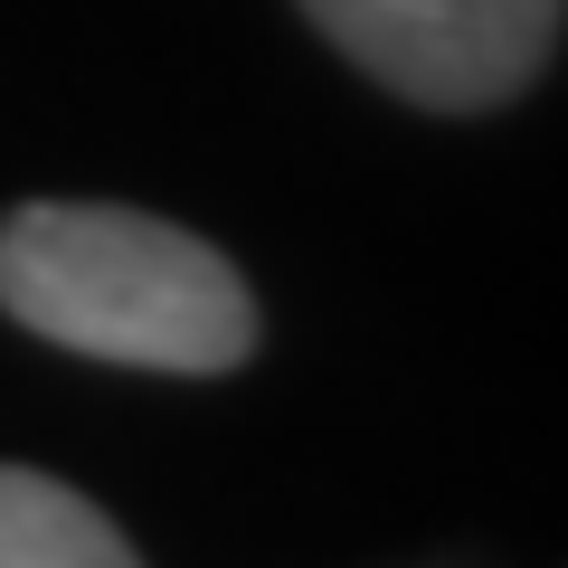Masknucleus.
Listing matches in <instances>:
<instances>
[{
    "label": "nucleus",
    "instance_id": "f257e3e1",
    "mask_svg": "<svg viewBox=\"0 0 568 568\" xmlns=\"http://www.w3.org/2000/svg\"><path fill=\"white\" fill-rule=\"evenodd\" d=\"M0 313L114 369L209 379L256 351V294L209 237L114 200H39L0 219Z\"/></svg>",
    "mask_w": 568,
    "mask_h": 568
},
{
    "label": "nucleus",
    "instance_id": "f03ea898",
    "mask_svg": "<svg viewBox=\"0 0 568 568\" xmlns=\"http://www.w3.org/2000/svg\"><path fill=\"white\" fill-rule=\"evenodd\" d=\"M304 20L407 104H511L559 48L568 0H304Z\"/></svg>",
    "mask_w": 568,
    "mask_h": 568
},
{
    "label": "nucleus",
    "instance_id": "7ed1b4c3",
    "mask_svg": "<svg viewBox=\"0 0 568 568\" xmlns=\"http://www.w3.org/2000/svg\"><path fill=\"white\" fill-rule=\"evenodd\" d=\"M0 568H133V540L39 465H0Z\"/></svg>",
    "mask_w": 568,
    "mask_h": 568
}]
</instances>
